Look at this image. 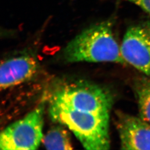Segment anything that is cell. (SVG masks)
Here are the masks:
<instances>
[{"label": "cell", "mask_w": 150, "mask_h": 150, "mask_svg": "<svg viewBox=\"0 0 150 150\" xmlns=\"http://www.w3.org/2000/svg\"><path fill=\"white\" fill-rule=\"evenodd\" d=\"M63 54L69 62L127 63L122 56L110 20L93 24L83 30L67 44Z\"/></svg>", "instance_id": "cell-1"}, {"label": "cell", "mask_w": 150, "mask_h": 150, "mask_svg": "<svg viewBox=\"0 0 150 150\" xmlns=\"http://www.w3.org/2000/svg\"><path fill=\"white\" fill-rule=\"evenodd\" d=\"M49 111L52 121L67 127L85 149L110 148L109 113L85 112L51 103Z\"/></svg>", "instance_id": "cell-2"}, {"label": "cell", "mask_w": 150, "mask_h": 150, "mask_svg": "<svg viewBox=\"0 0 150 150\" xmlns=\"http://www.w3.org/2000/svg\"><path fill=\"white\" fill-rule=\"evenodd\" d=\"M49 103L94 113H109L113 103L110 94L98 85L84 81L67 82L54 89Z\"/></svg>", "instance_id": "cell-3"}, {"label": "cell", "mask_w": 150, "mask_h": 150, "mask_svg": "<svg viewBox=\"0 0 150 150\" xmlns=\"http://www.w3.org/2000/svg\"><path fill=\"white\" fill-rule=\"evenodd\" d=\"M45 100L23 119L13 122L1 132L0 149L35 150L43 139V117Z\"/></svg>", "instance_id": "cell-4"}, {"label": "cell", "mask_w": 150, "mask_h": 150, "mask_svg": "<svg viewBox=\"0 0 150 150\" xmlns=\"http://www.w3.org/2000/svg\"><path fill=\"white\" fill-rule=\"evenodd\" d=\"M126 62L150 77V21L131 26L120 46Z\"/></svg>", "instance_id": "cell-5"}, {"label": "cell", "mask_w": 150, "mask_h": 150, "mask_svg": "<svg viewBox=\"0 0 150 150\" xmlns=\"http://www.w3.org/2000/svg\"><path fill=\"white\" fill-rule=\"evenodd\" d=\"M117 115L121 149L150 150V125L140 117L122 112Z\"/></svg>", "instance_id": "cell-6"}, {"label": "cell", "mask_w": 150, "mask_h": 150, "mask_svg": "<svg viewBox=\"0 0 150 150\" xmlns=\"http://www.w3.org/2000/svg\"><path fill=\"white\" fill-rule=\"evenodd\" d=\"M38 64L31 54L24 53L3 61L0 67V87L6 89L30 79L37 72Z\"/></svg>", "instance_id": "cell-7"}, {"label": "cell", "mask_w": 150, "mask_h": 150, "mask_svg": "<svg viewBox=\"0 0 150 150\" xmlns=\"http://www.w3.org/2000/svg\"><path fill=\"white\" fill-rule=\"evenodd\" d=\"M47 150H72L69 133L62 126H54L43 137L42 140Z\"/></svg>", "instance_id": "cell-8"}, {"label": "cell", "mask_w": 150, "mask_h": 150, "mask_svg": "<svg viewBox=\"0 0 150 150\" xmlns=\"http://www.w3.org/2000/svg\"><path fill=\"white\" fill-rule=\"evenodd\" d=\"M139 117L150 125V81H143L137 87Z\"/></svg>", "instance_id": "cell-9"}, {"label": "cell", "mask_w": 150, "mask_h": 150, "mask_svg": "<svg viewBox=\"0 0 150 150\" xmlns=\"http://www.w3.org/2000/svg\"><path fill=\"white\" fill-rule=\"evenodd\" d=\"M136 4L150 15V0H125Z\"/></svg>", "instance_id": "cell-10"}]
</instances>
